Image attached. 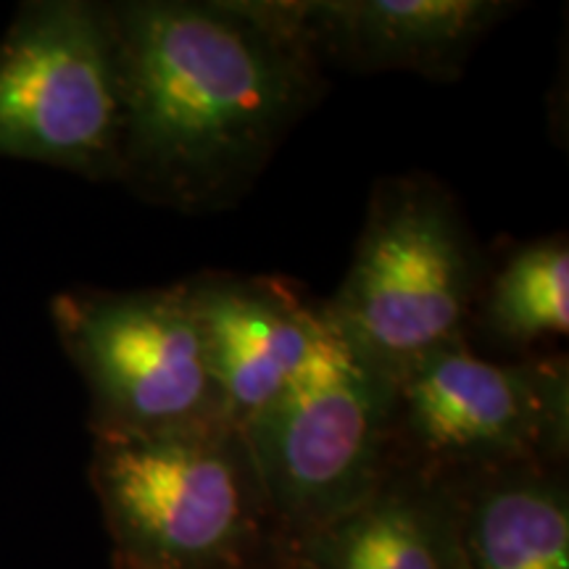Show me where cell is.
Returning <instances> with one entry per match:
<instances>
[{"label":"cell","instance_id":"52a82bcc","mask_svg":"<svg viewBox=\"0 0 569 569\" xmlns=\"http://www.w3.org/2000/svg\"><path fill=\"white\" fill-rule=\"evenodd\" d=\"M390 398V377L356 359L332 332L290 388L240 427L282 543L353 509L386 480Z\"/></svg>","mask_w":569,"mask_h":569},{"label":"cell","instance_id":"8992f818","mask_svg":"<svg viewBox=\"0 0 569 569\" xmlns=\"http://www.w3.org/2000/svg\"><path fill=\"white\" fill-rule=\"evenodd\" d=\"M122 88L109 3L32 0L0 38V159L117 182Z\"/></svg>","mask_w":569,"mask_h":569},{"label":"cell","instance_id":"30bf717a","mask_svg":"<svg viewBox=\"0 0 569 569\" xmlns=\"http://www.w3.org/2000/svg\"><path fill=\"white\" fill-rule=\"evenodd\" d=\"M277 569H459L453 490L390 467L353 509L284 540Z\"/></svg>","mask_w":569,"mask_h":569},{"label":"cell","instance_id":"5b68a950","mask_svg":"<svg viewBox=\"0 0 569 569\" xmlns=\"http://www.w3.org/2000/svg\"><path fill=\"white\" fill-rule=\"evenodd\" d=\"M63 353L88 388L92 438H146L232 425L184 282L71 288L51 301Z\"/></svg>","mask_w":569,"mask_h":569},{"label":"cell","instance_id":"277c9868","mask_svg":"<svg viewBox=\"0 0 569 569\" xmlns=\"http://www.w3.org/2000/svg\"><path fill=\"white\" fill-rule=\"evenodd\" d=\"M390 467L457 482L525 465H567L565 353L490 361L467 338L411 361L393 380Z\"/></svg>","mask_w":569,"mask_h":569},{"label":"cell","instance_id":"7a4b0ae2","mask_svg":"<svg viewBox=\"0 0 569 569\" xmlns=\"http://www.w3.org/2000/svg\"><path fill=\"white\" fill-rule=\"evenodd\" d=\"M113 569H277L282 532L243 430L92 438Z\"/></svg>","mask_w":569,"mask_h":569},{"label":"cell","instance_id":"7c38bea8","mask_svg":"<svg viewBox=\"0 0 569 569\" xmlns=\"http://www.w3.org/2000/svg\"><path fill=\"white\" fill-rule=\"evenodd\" d=\"M528 356L569 332V246L565 234L530 240L486 274L469 327Z\"/></svg>","mask_w":569,"mask_h":569},{"label":"cell","instance_id":"6da1fadb","mask_svg":"<svg viewBox=\"0 0 569 569\" xmlns=\"http://www.w3.org/2000/svg\"><path fill=\"white\" fill-rule=\"evenodd\" d=\"M122 88L117 182L211 213L243 201L327 92L325 69L259 0L109 3Z\"/></svg>","mask_w":569,"mask_h":569},{"label":"cell","instance_id":"3957f363","mask_svg":"<svg viewBox=\"0 0 569 569\" xmlns=\"http://www.w3.org/2000/svg\"><path fill=\"white\" fill-rule=\"evenodd\" d=\"M488 269L453 196L430 174L382 177L351 264L322 311L336 338L393 377L467 338Z\"/></svg>","mask_w":569,"mask_h":569},{"label":"cell","instance_id":"9c48e42d","mask_svg":"<svg viewBox=\"0 0 569 569\" xmlns=\"http://www.w3.org/2000/svg\"><path fill=\"white\" fill-rule=\"evenodd\" d=\"M182 282L234 427L274 403L332 340L322 301L282 277L206 272Z\"/></svg>","mask_w":569,"mask_h":569},{"label":"cell","instance_id":"8fae6325","mask_svg":"<svg viewBox=\"0 0 569 569\" xmlns=\"http://www.w3.org/2000/svg\"><path fill=\"white\" fill-rule=\"evenodd\" d=\"M459 569H569L567 465H525L457 482Z\"/></svg>","mask_w":569,"mask_h":569},{"label":"cell","instance_id":"ba28073f","mask_svg":"<svg viewBox=\"0 0 569 569\" xmlns=\"http://www.w3.org/2000/svg\"><path fill=\"white\" fill-rule=\"evenodd\" d=\"M261 11L319 67L409 71L457 80L469 56L511 17V0H259Z\"/></svg>","mask_w":569,"mask_h":569}]
</instances>
